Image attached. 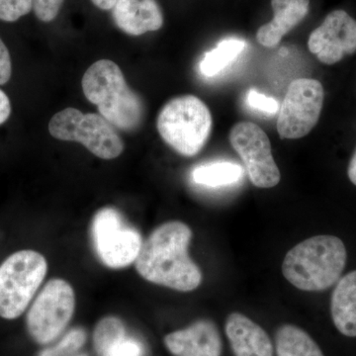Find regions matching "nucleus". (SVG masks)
Here are the masks:
<instances>
[{
  "label": "nucleus",
  "instance_id": "obj_14",
  "mask_svg": "<svg viewBox=\"0 0 356 356\" xmlns=\"http://www.w3.org/2000/svg\"><path fill=\"white\" fill-rule=\"evenodd\" d=\"M273 19L257 30V43L274 48L281 40L299 25L310 10V0H271Z\"/></svg>",
  "mask_w": 356,
  "mask_h": 356
},
{
  "label": "nucleus",
  "instance_id": "obj_6",
  "mask_svg": "<svg viewBox=\"0 0 356 356\" xmlns=\"http://www.w3.org/2000/svg\"><path fill=\"white\" fill-rule=\"evenodd\" d=\"M49 132L58 140L81 143L102 159L118 158L124 151L123 140L116 129L99 114H83L76 108H65L54 115Z\"/></svg>",
  "mask_w": 356,
  "mask_h": 356
},
{
  "label": "nucleus",
  "instance_id": "obj_15",
  "mask_svg": "<svg viewBox=\"0 0 356 356\" xmlns=\"http://www.w3.org/2000/svg\"><path fill=\"white\" fill-rule=\"evenodd\" d=\"M226 334L236 356H273L266 332L247 316L233 313L226 322Z\"/></svg>",
  "mask_w": 356,
  "mask_h": 356
},
{
  "label": "nucleus",
  "instance_id": "obj_22",
  "mask_svg": "<svg viewBox=\"0 0 356 356\" xmlns=\"http://www.w3.org/2000/svg\"><path fill=\"white\" fill-rule=\"evenodd\" d=\"M32 9V0H0V20L15 22Z\"/></svg>",
  "mask_w": 356,
  "mask_h": 356
},
{
  "label": "nucleus",
  "instance_id": "obj_25",
  "mask_svg": "<svg viewBox=\"0 0 356 356\" xmlns=\"http://www.w3.org/2000/svg\"><path fill=\"white\" fill-rule=\"evenodd\" d=\"M142 344L135 339L126 337L105 355V356H142Z\"/></svg>",
  "mask_w": 356,
  "mask_h": 356
},
{
  "label": "nucleus",
  "instance_id": "obj_1",
  "mask_svg": "<svg viewBox=\"0 0 356 356\" xmlns=\"http://www.w3.org/2000/svg\"><path fill=\"white\" fill-rule=\"evenodd\" d=\"M191 229L184 222L161 225L143 242L135 261L143 280L177 290L191 292L202 282V273L189 255Z\"/></svg>",
  "mask_w": 356,
  "mask_h": 356
},
{
  "label": "nucleus",
  "instance_id": "obj_3",
  "mask_svg": "<svg viewBox=\"0 0 356 356\" xmlns=\"http://www.w3.org/2000/svg\"><path fill=\"white\" fill-rule=\"evenodd\" d=\"M83 90L89 102L115 128L135 131L144 118V104L126 83L114 62L100 60L91 65L83 77Z\"/></svg>",
  "mask_w": 356,
  "mask_h": 356
},
{
  "label": "nucleus",
  "instance_id": "obj_24",
  "mask_svg": "<svg viewBox=\"0 0 356 356\" xmlns=\"http://www.w3.org/2000/svg\"><path fill=\"white\" fill-rule=\"evenodd\" d=\"M247 103L252 109L259 110L264 114L273 115L280 111V104L274 98L261 95L254 89L248 91Z\"/></svg>",
  "mask_w": 356,
  "mask_h": 356
},
{
  "label": "nucleus",
  "instance_id": "obj_7",
  "mask_svg": "<svg viewBox=\"0 0 356 356\" xmlns=\"http://www.w3.org/2000/svg\"><path fill=\"white\" fill-rule=\"evenodd\" d=\"M76 309V293L67 281L56 278L47 283L33 302L27 327L37 343H51L69 325Z\"/></svg>",
  "mask_w": 356,
  "mask_h": 356
},
{
  "label": "nucleus",
  "instance_id": "obj_29",
  "mask_svg": "<svg viewBox=\"0 0 356 356\" xmlns=\"http://www.w3.org/2000/svg\"><path fill=\"white\" fill-rule=\"evenodd\" d=\"M96 7L102 10H110L116 4L117 0H91Z\"/></svg>",
  "mask_w": 356,
  "mask_h": 356
},
{
  "label": "nucleus",
  "instance_id": "obj_13",
  "mask_svg": "<svg viewBox=\"0 0 356 356\" xmlns=\"http://www.w3.org/2000/svg\"><path fill=\"white\" fill-rule=\"evenodd\" d=\"M115 24L131 36L158 31L163 25V15L156 0H117L112 8Z\"/></svg>",
  "mask_w": 356,
  "mask_h": 356
},
{
  "label": "nucleus",
  "instance_id": "obj_9",
  "mask_svg": "<svg viewBox=\"0 0 356 356\" xmlns=\"http://www.w3.org/2000/svg\"><path fill=\"white\" fill-rule=\"evenodd\" d=\"M324 98V88L317 79L293 81L288 86L276 123L281 139H301L308 135L320 119Z\"/></svg>",
  "mask_w": 356,
  "mask_h": 356
},
{
  "label": "nucleus",
  "instance_id": "obj_12",
  "mask_svg": "<svg viewBox=\"0 0 356 356\" xmlns=\"http://www.w3.org/2000/svg\"><path fill=\"white\" fill-rule=\"evenodd\" d=\"M168 350L175 356H221L222 341L216 325L200 320L165 337Z\"/></svg>",
  "mask_w": 356,
  "mask_h": 356
},
{
  "label": "nucleus",
  "instance_id": "obj_17",
  "mask_svg": "<svg viewBox=\"0 0 356 356\" xmlns=\"http://www.w3.org/2000/svg\"><path fill=\"white\" fill-rule=\"evenodd\" d=\"M277 356H325L317 343L296 325H282L275 337Z\"/></svg>",
  "mask_w": 356,
  "mask_h": 356
},
{
  "label": "nucleus",
  "instance_id": "obj_27",
  "mask_svg": "<svg viewBox=\"0 0 356 356\" xmlns=\"http://www.w3.org/2000/svg\"><path fill=\"white\" fill-rule=\"evenodd\" d=\"M11 114V104L8 96L0 89V125L8 120Z\"/></svg>",
  "mask_w": 356,
  "mask_h": 356
},
{
  "label": "nucleus",
  "instance_id": "obj_16",
  "mask_svg": "<svg viewBox=\"0 0 356 356\" xmlns=\"http://www.w3.org/2000/svg\"><path fill=\"white\" fill-rule=\"evenodd\" d=\"M332 321L343 336L356 337V270L339 281L332 295Z\"/></svg>",
  "mask_w": 356,
  "mask_h": 356
},
{
  "label": "nucleus",
  "instance_id": "obj_26",
  "mask_svg": "<svg viewBox=\"0 0 356 356\" xmlns=\"http://www.w3.org/2000/svg\"><path fill=\"white\" fill-rule=\"evenodd\" d=\"M13 74L10 54L0 38V86L8 83Z\"/></svg>",
  "mask_w": 356,
  "mask_h": 356
},
{
  "label": "nucleus",
  "instance_id": "obj_2",
  "mask_svg": "<svg viewBox=\"0 0 356 356\" xmlns=\"http://www.w3.org/2000/svg\"><path fill=\"white\" fill-rule=\"evenodd\" d=\"M346 245L334 236H316L291 248L285 255L282 273L303 291H323L339 281L346 267Z\"/></svg>",
  "mask_w": 356,
  "mask_h": 356
},
{
  "label": "nucleus",
  "instance_id": "obj_11",
  "mask_svg": "<svg viewBox=\"0 0 356 356\" xmlns=\"http://www.w3.org/2000/svg\"><path fill=\"white\" fill-rule=\"evenodd\" d=\"M308 49L322 64L332 65L356 51V20L344 10L327 14L311 33Z\"/></svg>",
  "mask_w": 356,
  "mask_h": 356
},
{
  "label": "nucleus",
  "instance_id": "obj_5",
  "mask_svg": "<svg viewBox=\"0 0 356 356\" xmlns=\"http://www.w3.org/2000/svg\"><path fill=\"white\" fill-rule=\"evenodd\" d=\"M48 262L36 250L14 252L0 266V317L14 320L22 315L41 287Z\"/></svg>",
  "mask_w": 356,
  "mask_h": 356
},
{
  "label": "nucleus",
  "instance_id": "obj_28",
  "mask_svg": "<svg viewBox=\"0 0 356 356\" xmlns=\"http://www.w3.org/2000/svg\"><path fill=\"white\" fill-rule=\"evenodd\" d=\"M348 175L350 181L356 186V149L353 156H351L350 165H348Z\"/></svg>",
  "mask_w": 356,
  "mask_h": 356
},
{
  "label": "nucleus",
  "instance_id": "obj_8",
  "mask_svg": "<svg viewBox=\"0 0 356 356\" xmlns=\"http://www.w3.org/2000/svg\"><path fill=\"white\" fill-rule=\"evenodd\" d=\"M91 234L96 254L108 268H125L134 264L140 254L142 236L114 208L105 207L96 212Z\"/></svg>",
  "mask_w": 356,
  "mask_h": 356
},
{
  "label": "nucleus",
  "instance_id": "obj_18",
  "mask_svg": "<svg viewBox=\"0 0 356 356\" xmlns=\"http://www.w3.org/2000/svg\"><path fill=\"white\" fill-rule=\"evenodd\" d=\"M242 166L229 161L204 163L192 170V179L196 184L208 187L227 186L242 178Z\"/></svg>",
  "mask_w": 356,
  "mask_h": 356
},
{
  "label": "nucleus",
  "instance_id": "obj_23",
  "mask_svg": "<svg viewBox=\"0 0 356 356\" xmlns=\"http://www.w3.org/2000/svg\"><path fill=\"white\" fill-rule=\"evenodd\" d=\"M33 10L39 20L51 22L57 18L65 0H32Z\"/></svg>",
  "mask_w": 356,
  "mask_h": 356
},
{
  "label": "nucleus",
  "instance_id": "obj_20",
  "mask_svg": "<svg viewBox=\"0 0 356 356\" xmlns=\"http://www.w3.org/2000/svg\"><path fill=\"white\" fill-rule=\"evenodd\" d=\"M127 337L125 325L119 318L106 317L100 320L93 334V343L100 356H105L112 348Z\"/></svg>",
  "mask_w": 356,
  "mask_h": 356
},
{
  "label": "nucleus",
  "instance_id": "obj_4",
  "mask_svg": "<svg viewBox=\"0 0 356 356\" xmlns=\"http://www.w3.org/2000/svg\"><path fill=\"white\" fill-rule=\"evenodd\" d=\"M212 115L207 105L194 95L170 100L161 110L156 128L166 144L181 156L200 153L212 130Z\"/></svg>",
  "mask_w": 356,
  "mask_h": 356
},
{
  "label": "nucleus",
  "instance_id": "obj_10",
  "mask_svg": "<svg viewBox=\"0 0 356 356\" xmlns=\"http://www.w3.org/2000/svg\"><path fill=\"white\" fill-rule=\"evenodd\" d=\"M229 139L243 159L248 178L254 186L271 188L280 184V170L273 159L270 140L259 125L252 122H238L229 131Z\"/></svg>",
  "mask_w": 356,
  "mask_h": 356
},
{
  "label": "nucleus",
  "instance_id": "obj_19",
  "mask_svg": "<svg viewBox=\"0 0 356 356\" xmlns=\"http://www.w3.org/2000/svg\"><path fill=\"white\" fill-rule=\"evenodd\" d=\"M245 43L242 40L235 38L222 40L218 44L216 48L208 51L204 56L199 65L201 74L207 77L216 76L227 65L231 64L245 50Z\"/></svg>",
  "mask_w": 356,
  "mask_h": 356
},
{
  "label": "nucleus",
  "instance_id": "obj_30",
  "mask_svg": "<svg viewBox=\"0 0 356 356\" xmlns=\"http://www.w3.org/2000/svg\"><path fill=\"white\" fill-rule=\"evenodd\" d=\"M74 356H88L86 355H74Z\"/></svg>",
  "mask_w": 356,
  "mask_h": 356
},
{
  "label": "nucleus",
  "instance_id": "obj_21",
  "mask_svg": "<svg viewBox=\"0 0 356 356\" xmlns=\"http://www.w3.org/2000/svg\"><path fill=\"white\" fill-rule=\"evenodd\" d=\"M86 332L81 329H74L67 332L62 341L53 348H47L39 356H74L77 355L86 343Z\"/></svg>",
  "mask_w": 356,
  "mask_h": 356
}]
</instances>
